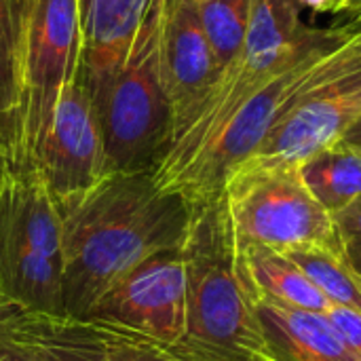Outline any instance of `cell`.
<instances>
[{
  "label": "cell",
  "mask_w": 361,
  "mask_h": 361,
  "mask_svg": "<svg viewBox=\"0 0 361 361\" xmlns=\"http://www.w3.org/2000/svg\"><path fill=\"white\" fill-rule=\"evenodd\" d=\"M343 13H349V15H351V21H347V23H338V25H353V23H360L361 21V0H351V2H349V6H347Z\"/></svg>",
  "instance_id": "484cf974"
},
{
  "label": "cell",
  "mask_w": 361,
  "mask_h": 361,
  "mask_svg": "<svg viewBox=\"0 0 361 361\" xmlns=\"http://www.w3.org/2000/svg\"><path fill=\"white\" fill-rule=\"evenodd\" d=\"M148 0H80V57L76 78L95 108L121 72Z\"/></svg>",
  "instance_id": "8fae6325"
},
{
  "label": "cell",
  "mask_w": 361,
  "mask_h": 361,
  "mask_svg": "<svg viewBox=\"0 0 361 361\" xmlns=\"http://www.w3.org/2000/svg\"><path fill=\"white\" fill-rule=\"evenodd\" d=\"M19 341L30 361H114L99 330L72 317L30 313Z\"/></svg>",
  "instance_id": "5bb4252c"
},
{
  "label": "cell",
  "mask_w": 361,
  "mask_h": 361,
  "mask_svg": "<svg viewBox=\"0 0 361 361\" xmlns=\"http://www.w3.org/2000/svg\"><path fill=\"white\" fill-rule=\"evenodd\" d=\"M27 0H0V159L11 163L21 97V44Z\"/></svg>",
  "instance_id": "2e32d148"
},
{
  "label": "cell",
  "mask_w": 361,
  "mask_h": 361,
  "mask_svg": "<svg viewBox=\"0 0 361 361\" xmlns=\"http://www.w3.org/2000/svg\"><path fill=\"white\" fill-rule=\"evenodd\" d=\"M267 361H361L324 313L254 300Z\"/></svg>",
  "instance_id": "7c38bea8"
},
{
  "label": "cell",
  "mask_w": 361,
  "mask_h": 361,
  "mask_svg": "<svg viewBox=\"0 0 361 361\" xmlns=\"http://www.w3.org/2000/svg\"><path fill=\"white\" fill-rule=\"evenodd\" d=\"M336 222V228L345 239H361V197L355 199L351 205H347L343 212L332 216Z\"/></svg>",
  "instance_id": "7402d4cb"
},
{
  "label": "cell",
  "mask_w": 361,
  "mask_h": 361,
  "mask_svg": "<svg viewBox=\"0 0 361 361\" xmlns=\"http://www.w3.org/2000/svg\"><path fill=\"white\" fill-rule=\"evenodd\" d=\"M0 294L30 313L66 317L61 214L36 169L4 167Z\"/></svg>",
  "instance_id": "277c9868"
},
{
  "label": "cell",
  "mask_w": 361,
  "mask_h": 361,
  "mask_svg": "<svg viewBox=\"0 0 361 361\" xmlns=\"http://www.w3.org/2000/svg\"><path fill=\"white\" fill-rule=\"evenodd\" d=\"M294 2L315 13H338V0H294Z\"/></svg>",
  "instance_id": "cb8c5ba5"
},
{
  "label": "cell",
  "mask_w": 361,
  "mask_h": 361,
  "mask_svg": "<svg viewBox=\"0 0 361 361\" xmlns=\"http://www.w3.org/2000/svg\"><path fill=\"white\" fill-rule=\"evenodd\" d=\"M59 214L66 317L80 322L140 262L182 245L190 222L188 201L161 190L152 171L106 176Z\"/></svg>",
  "instance_id": "6da1fadb"
},
{
  "label": "cell",
  "mask_w": 361,
  "mask_h": 361,
  "mask_svg": "<svg viewBox=\"0 0 361 361\" xmlns=\"http://www.w3.org/2000/svg\"><path fill=\"white\" fill-rule=\"evenodd\" d=\"M338 27H345L347 32H361V21L360 23H353V25H338Z\"/></svg>",
  "instance_id": "4316f807"
},
{
  "label": "cell",
  "mask_w": 361,
  "mask_h": 361,
  "mask_svg": "<svg viewBox=\"0 0 361 361\" xmlns=\"http://www.w3.org/2000/svg\"><path fill=\"white\" fill-rule=\"evenodd\" d=\"M222 197L237 250L262 245L277 252H345L336 222L307 188L300 163L254 154L226 176Z\"/></svg>",
  "instance_id": "5b68a950"
},
{
  "label": "cell",
  "mask_w": 361,
  "mask_h": 361,
  "mask_svg": "<svg viewBox=\"0 0 361 361\" xmlns=\"http://www.w3.org/2000/svg\"><path fill=\"white\" fill-rule=\"evenodd\" d=\"M349 2H351V0H338V13H343V11L349 6Z\"/></svg>",
  "instance_id": "83f0119b"
},
{
  "label": "cell",
  "mask_w": 361,
  "mask_h": 361,
  "mask_svg": "<svg viewBox=\"0 0 361 361\" xmlns=\"http://www.w3.org/2000/svg\"><path fill=\"white\" fill-rule=\"evenodd\" d=\"M169 2L148 0L129 55L97 104L106 176L152 171L171 146L173 116L161 59Z\"/></svg>",
  "instance_id": "3957f363"
},
{
  "label": "cell",
  "mask_w": 361,
  "mask_h": 361,
  "mask_svg": "<svg viewBox=\"0 0 361 361\" xmlns=\"http://www.w3.org/2000/svg\"><path fill=\"white\" fill-rule=\"evenodd\" d=\"M307 188L332 216L361 197V146L334 142L300 163Z\"/></svg>",
  "instance_id": "9a60e30c"
},
{
  "label": "cell",
  "mask_w": 361,
  "mask_h": 361,
  "mask_svg": "<svg viewBox=\"0 0 361 361\" xmlns=\"http://www.w3.org/2000/svg\"><path fill=\"white\" fill-rule=\"evenodd\" d=\"M36 171L57 207L85 197L106 178L99 114L78 78H72L59 95L51 129L36 157Z\"/></svg>",
  "instance_id": "9c48e42d"
},
{
  "label": "cell",
  "mask_w": 361,
  "mask_h": 361,
  "mask_svg": "<svg viewBox=\"0 0 361 361\" xmlns=\"http://www.w3.org/2000/svg\"><path fill=\"white\" fill-rule=\"evenodd\" d=\"M343 245H345V258L361 275V239H345Z\"/></svg>",
  "instance_id": "603a6c76"
},
{
  "label": "cell",
  "mask_w": 361,
  "mask_h": 361,
  "mask_svg": "<svg viewBox=\"0 0 361 361\" xmlns=\"http://www.w3.org/2000/svg\"><path fill=\"white\" fill-rule=\"evenodd\" d=\"M197 13L222 72L239 57L245 44L252 0H203L197 4Z\"/></svg>",
  "instance_id": "ac0fdd59"
},
{
  "label": "cell",
  "mask_w": 361,
  "mask_h": 361,
  "mask_svg": "<svg viewBox=\"0 0 361 361\" xmlns=\"http://www.w3.org/2000/svg\"><path fill=\"white\" fill-rule=\"evenodd\" d=\"M241 279L254 300H269L313 313H326L330 300L283 252L250 245L237 250Z\"/></svg>",
  "instance_id": "4fadbf2b"
},
{
  "label": "cell",
  "mask_w": 361,
  "mask_h": 361,
  "mask_svg": "<svg viewBox=\"0 0 361 361\" xmlns=\"http://www.w3.org/2000/svg\"><path fill=\"white\" fill-rule=\"evenodd\" d=\"M108 347V353L114 361H199L180 357L171 353L167 347L152 343L144 336H137L127 330L116 328H102L95 326Z\"/></svg>",
  "instance_id": "d6986e66"
},
{
  "label": "cell",
  "mask_w": 361,
  "mask_h": 361,
  "mask_svg": "<svg viewBox=\"0 0 361 361\" xmlns=\"http://www.w3.org/2000/svg\"><path fill=\"white\" fill-rule=\"evenodd\" d=\"M82 322L127 330L163 347L186 334V273L182 245L161 250L129 271Z\"/></svg>",
  "instance_id": "52a82bcc"
},
{
  "label": "cell",
  "mask_w": 361,
  "mask_h": 361,
  "mask_svg": "<svg viewBox=\"0 0 361 361\" xmlns=\"http://www.w3.org/2000/svg\"><path fill=\"white\" fill-rule=\"evenodd\" d=\"M186 273V334L180 357L267 361V345L239 271L237 243L224 197L190 207L182 243Z\"/></svg>",
  "instance_id": "7a4b0ae2"
},
{
  "label": "cell",
  "mask_w": 361,
  "mask_h": 361,
  "mask_svg": "<svg viewBox=\"0 0 361 361\" xmlns=\"http://www.w3.org/2000/svg\"><path fill=\"white\" fill-rule=\"evenodd\" d=\"M283 254L305 271L330 302L361 313V275L349 264L345 252L338 254L324 247H298Z\"/></svg>",
  "instance_id": "e0dca14e"
},
{
  "label": "cell",
  "mask_w": 361,
  "mask_h": 361,
  "mask_svg": "<svg viewBox=\"0 0 361 361\" xmlns=\"http://www.w3.org/2000/svg\"><path fill=\"white\" fill-rule=\"evenodd\" d=\"M360 118L361 32H355L347 57L294 102L256 154L302 163L317 150L338 142Z\"/></svg>",
  "instance_id": "ba28073f"
},
{
  "label": "cell",
  "mask_w": 361,
  "mask_h": 361,
  "mask_svg": "<svg viewBox=\"0 0 361 361\" xmlns=\"http://www.w3.org/2000/svg\"><path fill=\"white\" fill-rule=\"evenodd\" d=\"M161 59L163 82L173 116V144L220 76L195 2H169Z\"/></svg>",
  "instance_id": "30bf717a"
},
{
  "label": "cell",
  "mask_w": 361,
  "mask_h": 361,
  "mask_svg": "<svg viewBox=\"0 0 361 361\" xmlns=\"http://www.w3.org/2000/svg\"><path fill=\"white\" fill-rule=\"evenodd\" d=\"M80 57V0H27L21 44V97L15 152L8 165L36 169L63 87Z\"/></svg>",
  "instance_id": "8992f818"
},
{
  "label": "cell",
  "mask_w": 361,
  "mask_h": 361,
  "mask_svg": "<svg viewBox=\"0 0 361 361\" xmlns=\"http://www.w3.org/2000/svg\"><path fill=\"white\" fill-rule=\"evenodd\" d=\"M188 2H195V4H199V2H203V0H188Z\"/></svg>",
  "instance_id": "f546056e"
},
{
  "label": "cell",
  "mask_w": 361,
  "mask_h": 361,
  "mask_svg": "<svg viewBox=\"0 0 361 361\" xmlns=\"http://www.w3.org/2000/svg\"><path fill=\"white\" fill-rule=\"evenodd\" d=\"M341 140H343V142H349V144H355V146H361V118L355 125H351V127L345 131V135H343Z\"/></svg>",
  "instance_id": "d4e9b609"
},
{
  "label": "cell",
  "mask_w": 361,
  "mask_h": 361,
  "mask_svg": "<svg viewBox=\"0 0 361 361\" xmlns=\"http://www.w3.org/2000/svg\"><path fill=\"white\" fill-rule=\"evenodd\" d=\"M2 178H4V163L0 159V186H2Z\"/></svg>",
  "instance_id": "f1b7e54d"
},
{
  "label": "cell",
  "mask_w": 361,
  "mask_h": 361,
  "mask_svg": "<svg viewBox=\"0 0 361 361\" xmlns=\"http://www.w3.org/2000/svg\"><path fill=\"white\" fill-rule=\"evenodd\" d=\"M324 315L332 324L336 334L347 343V347L361 360V313L330 302Z\"/></svg>",
  "instance_id": "44dd1931"
},
{
  "label": "cell",
  "mask_w": 361,
  "mask_h": 361,
  "mask_svg": "<svg viewBox=\"0 0 361 361\" xmlns=\"http://www.w3.org/2000/svg\"><path fill=\"white\" fill-rule=\"evenodd\" d=\"M30 311L0 294V361H30L19 334Z\"/></svg>",
  "instance_id": "ffe728a7"
}]
</instances>
